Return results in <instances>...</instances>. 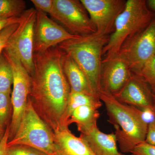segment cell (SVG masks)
I'll return each instance as SVG.
<instances>
[{"label": "cell", "mask_w": 155, "mask_h": 155, "mask_svg": "<svg viewBox=\"0 0 155 155\" xmlns=\"http://www.w3.org/2000/svg\"><path fill=\"white\" fill-rule=\"evenodd\" d=\"M84 105L94 106L99 109L102 106V103L98 96L89 95L81 93L70 92L64 116L66 127H69L67 123L73 111L78 107Z\"/></svg>", "instance_id": "cell-18"}, {"label": "cell", "mask_w": 155, "mask_h": 155, "mask_svg": "<svg viewBox=\"0 0 155 155\" xmlns=\"http://www.w3.org/2000/svg\"><path fill=\"white\" fill-rule=\"evenodd\" d=\"M133 107L137 114L147 125H148L155 121V112L153 107L143 108Z\"/></svg>", "instance_id": "cell-25"}, {"label": "cell", "mask_w": 155, "mask_h": 155, "mask_svg": "<svg viewBox=\"0 0 155 155\" xmlns=\"http://www.w3.org/2000/svg\"><path fill=\"white\" fill-rule=\"evenodd\" d=\"M62 65L71 91L98 96L84 72L69 55L64 52Z\"/></svg>", "instance_id": "cell-16"}, {"label": "cell", "mask_w": 155, "mask_h": 155, "mask_svg": "<svg viewBox=\"0 0 155 155\" xmlns=\"http://www.w3.org/2000/svg\"><path fill=\"white\" fill-rule=\"evenodd\" d=\"M25 10L23 0H0V18L19 17Z\"/></svg>", "instance_id": "cell-20"}, {"label": "cell", "mask_w": 155, "mask_h": 155, "mask_svg": "<svg viewBox=\"0 0 155 155\" xmlns=\"http://www.w3.org/2000/svg\"><path fill=\"white\" fill-rule=\"evenodd\" d=\"M20 19V16L11 18H0V32L8 25L19 23Z\"/></svg>", "instance_id": "cell-29"}, {"label": "cell", "mask_w": 155, "mask_h": 155, "mask_svg": "<svg viewBox=\"0 0 155 155\" xmlns=\"http://www.w3.org/2000/svg\"><path fill=\"white\" fill-rule=\"evenodd\" d=\"M118 54L125 59L131 72L138 73L155 56V17L144 29L126 40Z\"/></svg>", "instance_id": "cell-9"}, {"label": "cell", "mask_w": 155, "mask_h": 155, "mask_svg": "<svg viewBox=\"0 0 155 155\" xmlns=\"http://www.w3.org/2000/svg\"><path fill=\"white\" fill-rule=\"evenodd\" d=\"M13 75V89L11 95L12 115L9 125V139L14 137L21 122L28 103L31 88V77L19 58L12 53L4 51Z\"/></svg>", "instance_id": "cell-7"}, {"label": "cell", "mask_w": 155, "mask_h": 155, "mask_svg": "<svg viewBox=\"0 0 155 155\" xmlns=\"http://www.w3.org/2000/svg\"><path fill=\"white\" fill-rule=\"evenodd\" d=\"M96 32L110 35L114 32L115 22L125 8V0H81Z\"/></svg>", "instance_id": "cell-10"}, {"label": "cell", "mask_w": 155, "mask_h": 155, "mask_svg": "<svg viewBox=\"0 0 155 155\" xmlns=\"http://www.w3.org/2000/svg\"><path fill=\"white\" fill-rule=\"evenodd\" d=\"M97 95L104 103L108 120L116 129L117 142L122 151L131 153L145 141L148 125L137 114L133 106L120 102L113 94L100 89Z\"/></svg>", "instance_id": "cell-2"}, {"label": "cell", "mask_w": 155, "mask_h": 155, "mask_svg": "<svg viewBox=\"0 0 155 155\" xmlns=\"http://www.w3.org/2000/svg\"><path fill=\"white\" fill-rule=\"evenodd\" d=\"M16 145L28 146L48 155H57L54 132L37 114L29 98L17 132L7 146Z\"/></svg>", "instance_id": "cell-5"}, {"label": "cell", "mask_w": 155, "mask_h": 155, "mask_svg": "<svg viewBox=\"0 0 155 155\" xmlns=\"http://www.w3.org/2000/svg\"><path fill=\"white\" fill-rule=\"evenodd\" d=\"M9 125L6 128L5 135L0 143V155H8L7 144L9 141Z\"/></svg>", "instance_id": "cell-30"}, {"label": "cell", "mask_w": 155, "mask_h": 155, "mask_svg": "<svg viewBox=\"0 0 155 155\" xmlns=\"http://www.w3.org/2000/svg\"><path fill=\"white\" fill-rule=\"evenodd\" d=\"M153 108L155 112V94L154 95V98L153 105Z\"/></svg>", "instance_id": "cell-33"}, {"label": "cell", "mask_w": 155, "mask_h": 155, "mask_svg": "<svg viewBox=\"0 0 155 155\" xmlns=\"http://www.w3.org/2000/svg\"><path fill=\"white\" fill-rule=\"evenodd\" d=\"M13 75L11 65L5 53L0 55V93H11Z\"/></svg>", "instance_id": "cell-19"}, {"label": "cell", "mask_w": 155, "mask_h": 155, "mask_svg": "<svg viewBox=\"0 0 155 155\" xmlns=\"http://www.w3.org/2000/svg\"><path fill=\"white\" fill-rule=\"evenodd\" d=\"M110 36L96 32L70 39L58 46L76 62L97 93L101 89L103 51Z\"/></svg>", "instance_id": "cell-3"}, {"label": "cell", "mask_w": 155, "mask_h": 155, "mask_svg": "<svg viewBox=\"0 0 155 155\" xmlns=\"http://www.w3.org/2000/svg\"><path fill=\"white\" fill-rule=\"evenodd\" d=\"M54 0H31L37 11L50 14L53 5Z\"/></svg>", "instance_id": "cell-27"}, {"label": "cell", "mask_w": 155, "mask_h": 155, "mask_svg": "<svg viewBox=\"0 0 155 155\" xmlns=\"http://www.w3.org/2000/svg\"><path fill=\"white\" fill-rule=\"evenodd\" d=\"M131 153L134 155H155V146L144 142L137 145Z\"/></svg>", "instance_id": "cell-26"}, {"label": "cell", "mask_w": 155, "mask_h": 155, "mask_svg": "<svg viewBox=\"0 0 155 155\" xmlns=\"http://www.w3.org/2000/svg\"><path fill=\"white\" fill-rule=\"evenodd\" d=\"M77 36L49 18L46 14L37 11L34 30V53L44 52L63 42Z\"/></svg>", "instance_id": "cell-11"}, {"label": "cell", "mask_w": 155, "mask_h": 155, "mask_svg": "<svg viewBox=\"0 0 155 155\" xmlns=\"http://www.w3.org/2000/svg\"><path fill=\"white\" fill-rule=\"evenodd\" d=\"M127 62L118 54L102 61L101 89L114 95L121 89L132 74Z\"/></svg>", "instance_id": "cell-13"}, {"label": "cell", "mask_w": 155, "mask_h": 155, "mask_svg": "<svg viewBox=\"0 0 155 155\" xmlns=\"http://www.w3.org/2000/svg\"><path fill=\"white\" fill-rule=\"evenodd\" d=\"M64 52L58 46L34 53L28 98L53 132L66 127L64 116L71 90L63 68Z\"/></svg>", "instance_id": "cell-1"}, {"label": "cell", "mask_w": 155, "mask_h": 155, "mask_svg": "<svg viewBox=\"0 0 155 155\" xmlns=\"http://www.w3.org/2000/svg\"><path fill=\"white\" fill-rule=\"evenodd\" d=\"M36 14V9L33 8L27 9L22 13L18 27L4 50L17 56L30 75L34 68V30Z\"/></svg>", "instance_id": "cell-6"}, {"label": "cell", "mask_w": 155, "mask_h": 155, "mask_svg": "<svg viewBox=\"0 0 155 155\" xmlns=\"http://www.w3.org/2000/svg\"><path fill=\"white\" fill-rule=\"evenodd\" d=\"M54 133L57 155H95L86 141L75 136L69 128Z\"/></svg>", "instance_id": "cell-14"}, {"label": "cell", "mask_w": 155, "mask_h": 155, "mask_svg": "<svg viewBox=\"0 0 155 155\" xmlns=\"http://www.w3.org/2000/svg\"><path fill=\"white\" fill-rule=\"evenodd\" d=\"M80 136L87 143L95 155H126L118 150L115 134L104 133L96 127L87 133L81 134Z\"/></svg>", "instance_id": "cell-15"}, {"label": "cell", "mask_w": 155, "mask_h": 155, "mask_svg": "<svg viewBox=\"0 0 155 155\" xmlns=\"http://www.w3.org/2000/svg\"><path fill=\"white\" fill-rule=\"evenodd\" d=\"M12 115L11 94L0 93V129L5 130L8 126Z\"/></svg>", "instance_id": "cell-21"}, {"label": "cell", "mask_w": 155, "mask_h": 155, "mask_svg": "<svg viewBox=\"0 0 155 155\" xmlns=\"http://www.w3.org/2000/svg\"><path fill=\"white\" fill-rule=\"evenodd\" d=\"M148 84L155 94V56L144 64L140 71L137 73Z\"/></svg>", "instance_id": "cell-22"}, {"label": "cell", "mask_w": 155, "mask_h": 155, "mask_svg": "<svg viewBox=\"0 0 155 155\" xmlns=\"http://www.w3.org/2000/svg\"><path fill=\"white\" fill-rule=\"evenodd\" d=\"M120 102L138 108L153 107L154 94L144 79L132 72L125 85L113 95Z\"/></svg>", "instance_id": "cell-12"}, {"label": "cell", "mask_w": 155, "mask_h": 155, "mask_svg": "<svg viewBox=\"0 0 155 155\" xmlns=\"http://www.w3.org/2000/svg\"><path fill=\"white\" fill-rule=\"evenodd\" d=\"M147 5L150 11L155 12V0L146 1Z\"/></svg>", "instance_id": "cell-31"}, {"label": "cell", "mask_w": 155, "mask_h": 155, "mask_svg": "<svg viewBox=\"0 0 155 155\" xmlns=\"http://www.w3.org/2000/svg\"><path fill=\"white\" fill-rule=\"evenodd\" d=\"M50 14L75 36H83L96 32V28L80 1L54 0Z\"/></svg>", "instance_id": "cell-8"}, {"label": "cell", "mask_w": 155, "mask_h": 155, "mask_svg": "<svg viewBox=\"0 0 155 155\" xmlns=\"http://www.w3.org/2000/svg\"><path fill=\"white\" fill-rule=\"evenodd\" d=\"M155 17L154 13L148 8L146 1H126L125 8L116 19L114 32L103 49V61L117 55L125 41L144 29Z\"/></svg>", "instance_id": "cell-4"}, {"label": "cell", "mask_w": 155, "mask_h": 155, "mask_svg": "<svg viewBox=\"0 0 155 155\" xmlns=\"http://www.w3.org/2000/svg\"><path fill=\"white\" fill-rule=\"evenodd\" d=\"M98 108L90 105L81 106L72 112L68 121V126L75 123L81 134L88 132L97 127V122L100 114Z\"/></svg>", "instance_id": "cell-17"}, {"label": "cell", "mask_w": 155, "mask_h": 155, "mask_svg": "<svg viewBox=\"0 0 155 155\" xmlns=\"http://www.w3.org/2000/svg\"><path fill=\"white\" fill-rule=\"evenodd\" d=\"M6 130H3L0 129V143L2 141V140L5 135Z\"/></svg>", "instance_id": "cell-32"}, {"label": "cell", "mask_w": 155, "mask_h": 155, "mask_svg": "<svg viewBox=\"0 0 155 155\" xmlns=\"http://www.w3.org/2000/svg\"><path fill=\"white\" fill-rule=\"evenodd\" d=\"M19 23L8 25L0 32V55L5 48L9 38L17 29Z\"/></svg>", "instance_id": "cell-24"}, {"label": "cell", "mask_w": 155, "mask_h": 155, "mask_svg": "<svg viewBox=\"0 0 155 155\" xmlns=\"http://www.w3.org/2000/svg\"><path fill=\"white\" fill-rule=\"evenodd\" d=\"M145 142L155 146V121L148 125Z\"/></svg>", "instance_id": "cell-28"}, {"label": "cell", "mask_w": 155, "mask_h": 155, "mask_svg": "<svg viewBox=\"0 0 155 155\" xmlns=\"http://www.w3.org/2000/svg\"><path fill=\"white\" fill-rule=\"evenodd\" d=\"M8 155H48L39 150L25 145L8 147Z\"/></svg>", "instance_id": "cell-23"}]
</instances>
